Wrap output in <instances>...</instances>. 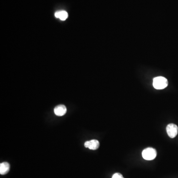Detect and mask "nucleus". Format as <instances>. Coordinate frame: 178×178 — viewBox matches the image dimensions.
<instances>
[{
	"label": "nucleus",
	"instance_id": "6e6552de",
	"mask_svg": "<svg viewBox=\"0 0 178 178\" xmlns=\"http://www.w3.org/2000/svg\"><path fill=\"white\" fill-rule=\"evenodd\" d=\"M112 178H124L122 174L120 173H117L114 174L112 176Z\"/></svg>",
	"mask_w": 178,
	"mask_h": 178
},
{
	"label": "nucleus",
	"instance_id": "f03ea898",
	"mask_svg": "<svg viewBox=\"0 0 178 178\" xmlns=\"http://www.w3.org/2000/svg\"><path fill=\"white\" fill-rule=\"evenodd\" d=\"M157 152L152 148H148L144 149L142 152V157L146 160H152L156 157Z\"/></svg>",
	"mask_w": 178,
	"mask_h": 178
},
{
	"label": "nucleus",
	"instance_id": "20e7f679",
	"mask_svg": "<svg viewBox=\"0 0 178 178\" xmlns=\"http://www.w3.org/2000/svg\"><path fill=\"white\" fill-rule=\"evenodd\" d=\"M84 146L85 148H88L92 150H96L99 146V142L96 140H92L91 141L85 142Z\"/></svg>",
	"mask_w": 178,
	"mask_h": 178
},
{
	"label": "nucleus",
	"instance_id": "7ed1b4c3",
	"mask_svg": "<svg viewBox=\"0 0 178 178\" xmlns=\"http://www.w3.org/2000/svg\"><path fill=\"white\" fill-rule=\"evenodd\" d=\"M166 132L169 137L174 138L178 134V126L173 123L168 124L166 127Z\"/></svg>",
	"mask_w": 178,
	"mask_h": 178
},
{
	"label": "nucleus",
	"instance_id": "423d86ee",
	"mask_svg": "<svg viewBox=\"0 0 178 178\" xmlns=\"http://www.w3.org/2000/svg\"><path fill=\"white\" fill-rule=\"evenodd\" d=\"M10 165L7 162H4L0 164V174L4 175L9 172Z\"/></svg>",
	"mask_w": 178,
	"mask_h": 178
},
{
	"label": "nucleus",
	"instance_id": "39448f33",
	"mask_svg": "<svg viewBox=\"0 0 178 178\" xmlns=\"http://www.w3.org/2000/svg\"><path fill=\"white\" fill-rule=\"evenodd\" d=\"M67 108L63 104H60L55 106L54 108V113L57 116H62L66 114Z\"/></svg>",
	"mask_w": 178,
	"mask_h": 178
},
{
	"label": "nucleus",
	"instance_id": "0eeeda50",
	"mask_svg": "<svg viewBox=\"0 0 178 178\" xmlns=\"http://www.w3.org/2000/svg\"><path fill=\"white\" fill-rule=\"evenodd\" d=\"M55 16L61 20H65L68 17V13L65 11H59V12H55Z\"/></svg>",
	"mask_w": 178,
	"mask_h": 178
},
{
	"label": "nucleus",
	"instance_id": "f257e3e1",
	"mask_svg": "<svg viewBox=\"0 0 178 178\" xmlns=\"http://www.w3.org/2000/svg\"><path fill=\"white\" fill-rule=\"evenodd\" d=\"M168 82L166 78L163 77L159 76L153 79V86L157 90L163 89L167 87Z\"/></svg>",
	"mask_w": 178,
	"mask_h": 178
}]
</instances>
